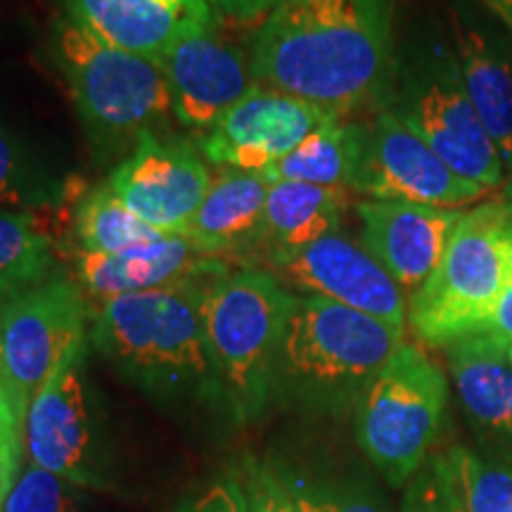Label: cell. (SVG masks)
Instances as JSON below:
<instances>
[{
	"mask_svg": "<svg viewBox=\"0 0 512 512\" xmlns=\"http://www.w3.org/2000/svg\"><path fill=\"white\" fill-rule=\"evenodd\" d=\"M259 86L347 119L387 107L394 86L392 0H287L256 31Z\"/></svg>",
	"mask_w": 512,
	"mask_h": 512,
	"instance_id": "1",
	"label": "cell"
},
{
	"mask_svg": "<svg viewBox=\"0 0 512 512\" xmlns=\"http://www.w3.org/2000/svg\"><path fill=\"white\" fill-rule=\"evenodd\" d=\"M219 273L105 299L93 313L91 344L121 375L159 399L221 396L202 316L204 294Z\"/></svg>",
	"mask_w": 512,
	"mask_h": 512,
	"instance_id": "2",
	"label": "cell"
},
{
	"mask_svg": "<svg viewBox=\"0 0 512 512\" xmlns=\"http://www.w3.org/2000/svg\"><path fill=\"white\" fill-rule=\"evenodd\" d=\"M403 344V330L320 297H299L287 318L273 396L316 413H344Z\"/></svg>",
	"mask_w": 512,
	"mask_h": 512,
	"instance_id": "3",
	"label": "cell"
},
{
	"mask_svg": "<svg viewBox=\"0 0 512 512\" xmlns=\"http://www.w3.org/2000/svg\"><path fill=\"white\" fill-rule=\"evenodd\" d=\"M297 294L271 271H223L204 294V335L221 387L240 422L256 420L273 399L280 339Z\"/></svg>",
	"mask_w": 512,
	"mask_h": 512,
	"instance_id": "4",
	"label": "cell"
},
{
	"mask_svg": "<svg viewBox=\"0 0 512 512\" xmlns=\"http://www.w3.org/2000/svg\"><path fill=\"white\" fill-rule=\"evenodd\" d=\"M512 280V202L463 211L444 259L411 297L408 316L425 344L448 347L486 323Z\"/></svg>",
	"mask_w": 512,
	"mask_h": 512,
	"instance_id": "5",
	"label": "cell"
},
{
	"mask_svg": "<svg viewBox=\"0 0 512 512\" xmlns=\"http://www.w3.org/2000/svg\"><path fill=\"white\" fill-rule=\"evenodd\" d=\"M53 57L83 124L102 140H136L171 114L162 64L93 36L67 15L57 19Z\"/></svg>",
	"mask_w": 512,
	"mask_h": 512,
	"instance_id": "6",
	"label": "cell"
},
{
	"mask_svg": "<svg viewBox=\"0 0 512 512\" xmlns=\"http://www.w3.org/2000/svg\"><path fill=\"white\" fill-rule=\"evenodd\" d=\"M465 181L491 190L505 181L501 152L467 95L451 43L434 41L396 64L387 107Z\"/></svg>",
	"mask_w": 512,
	"mask_h": 512,
	"instance_id": "7",
	"label": "cell"
},
{
	"mask_svg": "<svg viewBox=\"0 0 512 512\" xmlns=\"http://www.w3.org/2000/svg\"><path fill=\"white\" fill-rule=\"evenodd\" d=\"M448 403L437 363L403 342L356 403V437L392 486H403L430 458Z\"/></svg>",
	"mask_w": 512,
	"mask_h": 512,
	"instance_id": "8",
	"label": "cell"
},
{
	"mask_svg": "<svg viewBox=\"0 0 512 512\" xmlns=\"http://www.w3.org/2000/svg\"><path fill=\"white\" fill-rule=\"evenodd\" d=\"M83 339L88 299L76 280L55 273L0 299V368L29 403L57 361Z\"/></svg>",
	"mask_w": 512,
	"mask_h": 512,
	"instance_id": "9",
	"label": "cell"
},
{
	"mask_svg": "<svg viewBox=\"0 0 512 512\" xmlns=\"http://www.w3.org/2000/svg\"><path fill=\"white\" fill-rule=\"evenodd\" d=\"M211 181L209 166L195 147L145 131L107 183L147 226L164 235H185Z\"/></svg>",
	"mask_w": 512,
	"mask_h": 512,
	"instance_id": "10",
	"label": "cell"
},
{
	"mask_svg": "<svg viewBox=\"0 0 512 512\" xmlns=\"http://www.w3.org/2000/svg\"><path fill=\"white\" fill-rule=\"evenodd\" d=\"M268 271L304 297L330 299L401 330L406 325V294L368 249L342 230L271 259Z\"/></svg>",
	"mask_w": 512,
	"mask_h": 512,
	"instance_id": "11",
	"label": "cell"
},
{
	"mask_svg": "<svg viewBox=\"0 0 512 512\" xmlns=\"http://www.w3.org/2000/svg\"><path fill=\"white\" fill-rule=\"evenodd\" d=\"M366 200L413 202L456 209L484 197V188L460 178L418 133L389 110H377L356 190Z\"/></svg>",
	"mask_w": 512,
	"mask_h": 512,
	"instance_id": "12",
	"label": "cell"
},
{
	"mask_svg": "<svg viewBox=\"0 0 512 512\" xmlns=\"http://www.w3.org/2000/svg\"><path fill=\"white\" fill-rule=\"evenodd\" d=\"M88 339L74 344L31 396L24 446L31 465L76 486L98 484L93 425L83 358Z\"/></svg>",
	"mask_w": 512,
	"mask_h": 512,
	"instance_id": "13",
	"label": "cell"
},
{
	"mask_svg": "<svg viewBox=\"0 0 512 512\" xmlns=\"http://www.w3.org/2000/svg\"><path fill=\"white\" fill-rule=\"evenodd\" d=\"M335 119L311 102L256 83L204 136L202 155L223 169L264 174Z\"/></svg>",
	"mask_w": 512,
	"mask_h": 512,
	"instance_id": "14",
	"label": "cell"
},
{
	"mask_svg": "<svg viewBox=\"0 0 512 512\" xmlns=\"http://www.w3.org/2000/svg\"><path fill=\"white\" fill-rule=\"evenodd\" d=\"M171 114L192 131L209 133L256 86L252 57L228 41L219 24L190 31L162 55Z\"/></svg>",
	"mask_w": 512,
	"mask_h": 512,
	"instance_id": "15",
	"label": "cell"
},
{
	"mask_svg": "<svg viewBox=\"0 0 512 512\" xmlns=\"http://www.w3.org/2000/svg\"><path fill=\"white\" fill-rule=\"evenodd\" d=\"M356 216L361 221L358 242L392 275L403 294L413 297L444 259L463 211L413 202L361 200L356 204Z\"/></svg>",
	"mask_w": 512,
	"mask_h": 512,
	"instance_id": "16",
	"label": "cell"
},
{
	"mask_svg": "<svg viewBox=\"0 0 512 512\" xmlns=\"http://www.w3.org/2000/svg\"><path fill=\"white\" fill-rule=\"evenodd\" d=\"M451 48L467 95L501 152L505 169L512 159V31L472 8L451 12Z\"/></svg>",
	"mask_w": 512,
	"mask_h": 512,
	"instance_id": "17",
	"label": "cell"
},
{
	"mask_svg": "<svg viewBox=\"0 0 512 512\" xmlns=\"http://www.w3.org/2000/svg\"><path fill=\"white\" fill-rule=\"evenodd\" d=\"M448 368L458 401L486 460L512 472V363L501 344L482 332L448 344Z\"/></svg>",
	"mask_w": 512,
	"mask_h": 512,
	"instance_id": "18",
	"label": "cell"
},
{
	"mask_svg": "<svg viewBox=\"0 0 512 512\" xmlns=\"http://www.w3.org/2000/svg\"><path fill=\"white\" fill-rule=\"evenodd\" d=\"M64 8L105 43L157 62L178 38L219 24L211 0H64Z\"/></svg>",
	"mask_w": 512,
	"mask_h": 512,
	"instance_id": "19",
	"label": "cell"
},
{
	"mask_svg": "<svg viewBox=\"0 0 512 512\" xmlns=\"http://www.w3.org/2000/svg\"><path fill=\"white\" fill-rule=\"evenodd\" d=\"M219 271H226L221 259L202 254L185 235H162L114 254L76 252V283L98 302Z\"/></svg>",
	"mask_w": 512,
	"mask_h": 512,
	"instance_id": "20",
	"label": "cell"
},
{
	"mask_svg": "<svg viewBox=\"0 0 512 512\" xmlns=\"http://www.w3.org/2000/svg\"><path fill=\"white\" fill-rule=\"evenodd\" d=\"M266 195L268 181L261 174L223 169L211 181L185 238L202 254L216 259L252 245L259 247Z\"/></svg>",
	"mask_w": 512,
	"mask_h": 512,
	"instance_id": "21",
	"label": "cell"
},
{
	"mask_svg": "<svg viewBox=\"0 0 512 512\" xmlns=\"http://www.w3.org/2000/svg\"><path fill=\"white\" fill-rule=\"evenodd\" d=\"M349 197V190L342 188L287 181L268 183L259 238V247L266 249V261L339 233Z\"/></svg>",
	"mask_w": 512,
	"mask_h": 512,
	"instance_id": "22",
	"label": "cell"
},
{
	"mask_svg": "<svg viewBox=\"0 0 512 512\" xmlns=\"http://www.w3.org/2000/svg\"><path fill=\"white\" fill-rule=\"evenodd\" d=\"M368 145V126L335 119L311 133L297 150L266 169L268 183H306L354 192Z\"/></svg>",
	"mask_w": 512,
	"mask_h": 512,
	"instance_id": "23",
	"label": "cell"
},
{
	"mask_svg": "<svg viewBox=\"0 0 512 512\" xmlns=\"http://www.w3.org/2000/svg\"><path fill=\"white\" fill-rule=\"evenodd\" d=\"M55 275V240L34 209H0V299Z\"/></svg>",
	"mask_w": 512,
	"mask_h": 512,
	"instance_id": "24",
	"label": "cell"
},
{
	"mask_svg": "<svg viewBox=\"0 0 512 512\" xmlns=\"http://www.w3.org/2000/svg\"><path fill=\"white\" fill-rule=\"evenodd\" d=\"M162 235L164 233L138 219L114 195L110 183L88 190L74 209L76 252L114 254L121 249L157 240Z\"/></svg>",
	"mask_w": 512,
	"mask_h": 512,
	"instance_id": "25",
	"label": "cell"
},
{
	"mask_svg": "<svg viewBox=\"0 0 512 512\" xmlns=\"http://www.w3.org/2000/svg\"><path fill=\"white\" fill-rule=\"evenodd\" d=\"M406 484L401 512H470L456 448L427 458Z\"/></svg>",
	"mask_w": 512,
	"mask_h": 512,
	"instance_id": "26",
	"label": "cell"
},
{
	"mask_svg": "<svg viewBox=\"0 0 512 512\" xmlns=\"http://www.w3.org/2000/svg\"><path fill=\"white\" fill-rule=\"evenodd\" d=\"M57 200V183L38 174L0 128V209L41 211Z\"/></svg>",
	"mask_w": 512,
	"mask_h": 512,
	"instance_id": "27",
	"label": "cell"
},
{
	"mask_svg": "<svg viewBox=\"0 0 512 512\" xmlns=\"http://www.w3.org/2000/svg\"><path fill=\"white\" fill-rule=\"evenodd\" d=\"M29 399L8 380L0 368V512L5 508L12 486L19 477L24 446V427H27Z\"/></svg>",
	"mask_w": 512,
	"mask_h": 512,
	"instance_id": "28",
	"label": "cell"
},
{
	"mask_svg": "<svg viewBox=\"0 0 512 512\" xmlns=\"http://www.w3.org/2000/svg\"><path fill=\"white\" fill-rule=\"evenodd\" d=\"M470 512H512V472L456 446Z\"/></svg>",
	"mask_w": 512,
	"mask_h": 512,
	"instance_id": "29",
	"label": "cell"
},
{
	"mask_svg": "<svg viewBox=\"0 0 512 512\" xmlns=\"http://www.w3.org/2000/svg\"><path fill=\"white\" fill-rule=\"evenodd\" d=\"M3 512H76L69 482L31 465L19 472Z\"/></svg>",
	"mask_w": 512,
	"mask_h": 512,
	"instance_id": "30",
	"label": "cell"
},
{
	"mask_svg": "<svg viewBox=\"0 0 512 512\" xmlns=\"http://www.w3.org/2000/svg\"><path fill=\"white\" fill-rule=\"evenodd\" d=\"M283 477L297 512H384L373 498L347 486L316 484L304 477Z\"/></svg>",
	"mask_w": 512,
	"mask_h": 512,
	"instance_id": "31",
	"label": "cell"
},
{
	"mask_svg": "<svg viewBox=\"0 0 512 512\" xmlns=\"http://www.w3.org/2000/svg\"><path fill=\"white\" fill-rule=\"evenodd\" d=\"M247 512H297L287 486L278 472H268L266 467L252 465L238 482Z\"/></svg>",
	"mask_w": 512,
	"mask_h": 512,
	"instance_id": "32",
	"label": "cell"
},
{
	"mask_svg": "<svg viewBox=\"0 0 512 512\" xmlns=\"http://www.w3.org/2000/svg\"><path fill=\"white\" fill-rule=\"evenodd\" d=\"M181 512H247V508L238 482H219L211 484Z\"/></svg>",
	"mask_w": 512,
	"mask_h": 512,
	"instance_id": "33",
	"label": "cell"
},
{
	"mask_svg": "<svg viewBox=\"0 0 512 512\" xmlns=\"http://www.w3.org/2000/svg\"><path fill=\"white\" fill-rule=\"evenodd\" d=\"M283 3L287 0H211L221 17H230L235 22H256V19L264 22Z\"/></svg>",
	"mask_w": 512,
	"mask_h": 512,
	"instance_id": "34",
	"label": "cell"
},
{
	"mask_svg": "<svg viewBox=\"0 0 512 512\" xmlns=\"http://www.w3.org/2000/svg\"><path fill=\"white\" fill-rule=\"evenodd\" d=\"M477 332L491 337L494 342H498L505 351H508V347L512 344V280L510 285L505 287V292L501 294V299H498V304L494 306V311H491V316L486 318V323Z\"/></svg>",
	"mask_w": 512,
	"mask_h": 512,
	"instance_id": "35",
	"label": "cell"
},
{
	"mask_svg": "<svg viewBox=\"0 0 512 512\" xmlns=\"http://www.w3.org/2000/svg\"><path fill=\"white\" fill-rule=\"evenodd\" d=\"M477 3L482 5L498 24H503L505 29L512 31V0H477Z\"/></svg>",
	"mask_w": 512,
	"mask_h": 512,
	"instance_id": "36",
	"label": "cell"
},
{
	"mask_svg": "<svg viewBox=\"0 0 512 512\" xmlns=\"http://www.w3.org/2000/svg\"><path fill=\"white\" fill-rule=\"evenodd\" d=\"M503 197H505V200H508V202H512V178H510L508 183L503 185Z\"/></svg>",
	"mask_w": 512,
	"mask_h": 512,
	"instance_id": "37",
	"label": "cell"
},
{
	"mask_svg": "<svg viewBox=\"0 0 512 512\" xmlns=\"http://www.w3.org/2000/svg\"><path fill=\"white\" fill-rule=\"evenodd\" d=\"M505 174H508V181L512 178V159H510V164H508V169H505Z\"/></svg>",
	"mask_w": 512,
	"mask_h": 512,
	"instance_id": "38",
	"label": "cell"
},
{
	"mask_svg": "<svg viewBox=\"0 0 512 512\" xmlns=\"http://www.w3.org/2000/svg\"><path fill=\"white\" fill-rule=\"evenodd\" d=\"M508 358H510V363H512V344L508 347Z\"/></svg>",
	"mask_w": 512,
	"mask_h": 512,
	"instance_id": "39",
	"label": "cell"
},
{
	"mask_svg": "<svg viewBox=\"0 0 512 512\" xmlns=\"http://www.w3.org/2000/svg\"><path fill=\"white\" fill-rule=\"evenodd\" d=\"M0 351H3V342H0Z\"/></svg>",
	"mask_w": 512,
	"mask_h": 512,
	"instance_id": "40",
	"label": "cell"
}]
</instances>
